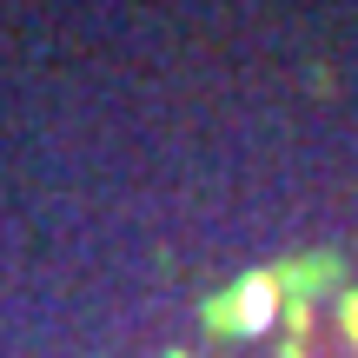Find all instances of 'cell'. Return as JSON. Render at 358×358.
Here are the masks:
<instances>
[{
	"label": "cell",
	"mask_w": 358,
	"mask_h": 358,
	"mask_svg": "<svg viewBox=\"0 0 358 358\" xmlns=\"http://www.w3.org/2000/svg\"><path fill=\"white\" fill-rule=\"evenodd\" d=\"M272 306H279V285H272V279H245V285H239V306L226 312V325H239V332H259V325L272 319Z\"/></svg>",
	"instance_id": "1"
},
{
	"label": "cell",
	"mask_w": 358,
	"mask_h": 358,
	"mask_svg": "<svg viewBox=\"0 0 358 358\" xmlns=\"http://www.w3.org/2000/svg\"><path fill=\"white\" fill-rule=\"evenodd\" d=\"M345 332H352V345H358V292L345 299Z\"/></svg>",
	"instance_id": "2"
}]
</instances>
